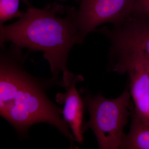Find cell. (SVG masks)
Masks as SVG:
<instances>
[{"label":"cell","mask_w":149,"mask_h":149,"mask_svg":"<svg viewBox=\"0 0 149 149\" xmlns=\"http://www.w3.org/2000/svg\"><path fill=\"white\" fill-rule=\"evenodd\" d=\"M21 49L13 44L9 50L1 45L0 115L22 139L28 138L32 125L48 123L67 138L72 148L75 139L61 117L63 109L54 103L47 93L54 83L51 78L35 77L25 70V56Z\"/></svg>","instance_id":"obj_1"},{"label":"cell","mask_w":149,"mask_h":149,"mask_svg":"<svg viewBox=\"0 0 149 149\" xmlns=\"http://www.w3.org/2000/svg\"><path fill=\"white\" fill-rule=\"evenodd\" d=\"M65 9L58 4L42 9L29 7L18 21L0 25V45L11 42L29 52H42L50 66L52 80L66 90L75 77L68 68L69 52L74 45L83 44L85 38L79 30L74 8H66L65 17L57 16Z\"/></svg>","instance_id":"obj_2"},{"label":"cell","mask_w":149,"mask_h":149,"mask_svg":"<svg viewBox=\"0 0 149 149\" xmlns=\"http://www.w3.org/2000/svg\"><path fill=\"white\" fill-rule=\"evenodd\" d=\"M130 91L126 88L116 98H107L101 95L86 97L85 102L90 119L84 123L83 128L84 130L92 129L99 148H120L125 135L123 129L130 114Z\"/></svg>","instance_id":"obj_3"},{"label":"cell","mask_w":149,"mask_h":149,"mask_svg":"<svg viewBox=\"0 0 149 149\" xmlns=\"http://www.w3.org/2000/svg\"><path fill=\"white\" fill-rule=\"evenodd\" d=\"M95 31L108 37L113 55L138 54L149 58V18L131 14L119 25Z\"/></svg>","instance_id":"obj_4"},{"label":"cell","mask_w":149,"mask_h":149,"mask_svg":"<svg viewBox=\"0 0 149 149\" xmlns=\"http://www.w3.org/2000/svg\"><path fill=\"white\" fill-rule=\"evenodd\" d=\"M135 0H80L76 10L77 25L85 38L90 32L104 23L117 26L132 14Z\"/></svg>","instance_id":"obj_5"},{"label":"cell","mask_w":149,"mask_h":149,"mask_svg":"<svg viewBox=\"0 0 149 149\" xmlns=\"http://www.w3.org/2000/svg\"><path fill=\"white\" fill-rule=\"evenodd\" d=\"M113 71L127 73L130 80V93L135 104L132 121L149 127V75L140 62L129 56L116 58Z\"/></svg>","instance_id":"obj_6"},{"label":"cell","mask_w":149,"mask_h":149,"mask_svg":"<svg viewBox=\"0 0 149 149\" xmlns=\"http://www.w3.org/2000/svg\"><path fill=\"white\" fill-rule=\"evenodd\" d=\"M83 80L81 75H75L65 93H57L56 101L64 105L63 118L71 128L75 141L82 144L84 141L83 123L84 102L76 89V83Z\"/></svg>","instance_id":"obj_7"},{"label":"cell","mask_w":149,"mask_h":149,"mask_svg":"<svg viewBox=\"0 0 149 149\" xmlns=\"http://www.w3.org/2000/svg\"><path fill=\"white\" fill-rule=\"evenodd\" d=\"M120 148L149 149V127L132 121L130 131L125 134Z\"/></svg>","instance_id":"obj_8"},{"label":"cell","mask_w":149,"mask_h":149,"mask_svg":"<svg viewBox=\"0 0 149 149\" xmlns=\"http://www.w3.org/2000/svg\"><path fill=\"white\" fill-rule=\"evenodd\" d=\"M20 0H0V25L15 17H20L23 13L19 10ZM26 2V0H24Z\"/></svg>","instance_id":"obj_9"},{"label":"cell","mask_w":149,"mask_h":149,"mask_svg":"<svg viewBox=\"0 0 149 149\" xmlns=\"http://www.w3.org/2000/svg\"><path fill=\"white\" fill-rule=\"evenodd\" d=\"M132 14L149 18V0H135Z\"/></svg>","instance_id":"obj_10"},{"label":"cell","mask_w":149,"mask_h":149,"mask_svg":"<svg viewBox=\"0 0 149 149\" xmlns=\"http://www.w3.org/2000/svg\"><path fill=\"white\" fill-rule=\"evenodd\" d=\"M134 58L143 65L149 75V58L145 56L140 54L136 55L134 56Z\"/></svg>","instance_id":"obj_11"}]
</instances>
